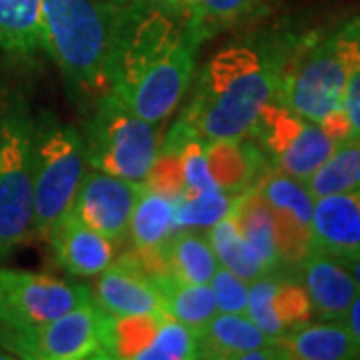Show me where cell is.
<instances>
[{
    "instance_id": "6da1fadb",
    "label": "cell",
    "mask_w": 360,
    "mask_h": 360,
    "mask_svg": "<svg viewBox=\"0 0 360 360\" xmlns=\"http://www.w3.org/2000/svg\"><path fill=\"white\" fill-rule=\"evenodd\" d=\"M205 42L186 14L150 0L115 4L110 89L132 112L160 124L191 86Z\"/></svg>"
},
{
    "instance_id": "7a4b0ae2",
    "label": "cell",
    "mask_w": 360,
    "mask_h": 360,
    "mask_svg": "<svg viewBox=\"0 0 360 360\" xmlns=\"http://www.w3.org/2000/svg\"><path fill=\"white\" fill-rule=\"evenodd\" d=\"M296 39L295 32L270 30L220 49L200 70L180 120L206 144L250 136L262 108L276 101Z\"/></svg>"
},
{
    "instance_id": "3957f363",
    "label": "cell",
    "mask_w": 360,
    "mask_h": 360,
    "mask_svg": "<svg viewBox=\"0 0 360 360\" xmlns=\"http://www.w3.org/2000/svg\"><path fill=\"white\" fill-rule=\"evenodd\" d=\"M42 49L80 94L110 89L115 4L106 0H40Z\"/></svg>"
},
{
    "instance_id": "277c9868",
    "label": "cell",
    "mask_w": 360,
    "mask_h": 360,
    "mask_svg": "<svg viewBox=\"0 0 360 360\" xmlns=\"http://www.w3.org/2000/svg\"><path fill=\"white\" fill-rule=\"evenodd\" d=\"M359 65V18L322 37H298L284 65L276 103L319 124L342 108L348 78Z\"/></svg>"
},
{
    "instance_id": "5b68a950",
    "label": "cell",
    "mask_w": 360,
    "mask_h": 360,
    "mask_svg": "<svg viewBox=\"0 0 360 360\" xmlns=\"http://www.w3.org/2000/svg\"><path fill=\"white\" fill-rule=\"evenodd\" d=\"M32 231L46 236L72 208L86 167L84 139L56 116L34 118L32 134Z\"/></svg>"
},
{
    "instance_id": "8992f818",
    "label": "cell",
    "mask_w": 360,
    "mask_h": 360,
    "mask_svg": "<svg viewBox=\"0 0 360 360\" xmlns=\"http://www.w3.org/2000/svg\"><path fill=\"white\" fill-rule=\"evenodd\" d=\"M82 139L90 167L134 182H144L160 146L155 124L132 112L112 90L98 96Z\"/></svg>"
},
{
    "instance_id": "52a82bcc",
    "label": "cell",
    "mask_w": 360,
    "mask_h": 360,
    "mask_svg": "<svg viewBox=\"0 0 360 360\" xmlns=\"http://www.w3.org/2000/svg\"><path fill=\"white\" fill-rule=\"evenodd\" d=\"M32 134L34 118L14 103L0 118V260L32 231Z\"/></svg>"
},
{
    "instance_id": "ba28073f",
    "label": "cell",
    "mask_w": 360,
    "mask_h": 360,
    "mask_svg": "<svg viewBox=\"0 0 360 360\" xmlns=\"http://www.w3.org/2000/svg\"><path fill=\"white\" fill-rule=\"evenodd\" d=\"M104 310L90 300L63 316L22 330H2L0 342L13 356L28 360L103 359Z\"/></svg>"
},
{
    "instance_id": "9c48e42d",
    "label": "cell",
    "mask_w": 360,
    "mask_h": 360,
    "mask_svg": "<svg viewBox=\"0 0 360 360\" xmlns=\"http://www.w3.org/2000/svg\"><path fill=\"white\" fill-rule=\"evenodd\" d=\"M250 139L262 148L270 167L298 180H309L336 148V142L316 122L276 101L262 108Z\"/></svg>"
},
{
    "instance_id": "30bf717a",
    "label": "cell",
    "mask_w": 360,
    "mask_h": 360,
    "mask_svg": "<svg viewBox=\"0 0 360 360\" xmlns=\"http://www.w3.org/2000/svg\"><path fill=\"white\" fill-rule=\"evenodd\" d=\"M92 300L82 284L49 274L0 269V328L22 330L63 316Z\"/></svg>"
},
{
    "instance_id": "8fae6325",
    "label": "cell",
    "mask_w": 360,
    "mask_h": 360,
    "mask_svg": "<svg viewBox=\"0 0 360 360\" xmlns=\"http://www.w3.org/2000/svg\"><path fill=\"white\" fill-rule=\"evenodd\" d=\"M142 182L120 179L103 170L84 172L70 212L92 231L120 243L129 234L132 210L141 198Z\"/></svg>"
},
{
    "instance_id": "7c38bea8",
    "label": "cell",
    "mask_w": 360,
    "mask_h": 360,
    "mask_svg": "<svg viewBox=\"0 0 360 360\" xmlns=\"http://www.w3.org/2000/svg\"><path fill=\"white\" fill-rule=\"evenodd\" d=\"M92 300L108 314H167L153 278L132 255L118 258L98 274Z\"/></svg>"
},
{
    "instance_id": "4fadbf2b",
    "label": "cell",
    "mask_w": 360,
    "mask_h": 360,
    "mask_svg": "<svg viewBox=\"0 0 360 360\" xmlns=\"http://www.w3.org/2000/svg\"><path fill=\"white\" fill-rule=\"evenodd\" d=\"M319 321H342L360 286L340 258L322 250H312L296 270Z\"/></svg>"
},
{
    "instance_id": "5bb4252c",
    "label": "cell",
    "mask_w": 360,
    "mask_h": 360,
    "mask_svg": "<svg viewBox=\"0 0 360 360\" xmlns=\"http://www.w3.org/2000/svg\"><path fill=\"white\" fill-rule=\"evenodd\" d=\"M58 266L75 276H98L116 260V243L92 231L68 210L44 236Z\"/></svg>"
},
{
    "instance_id": "9a60e30c",
    "label": "cell",
    "mask_w": 360,
    "mask_h": 360,
    "mask_svg": "<svg viewBox=\"0 0 360 360\" xmlns=\"http://www.w3.org/2000/svg\"><path fill=\"white\" fill-rule=\"evenodd\" d=\"M312 243L316 250L336 258L360 255V188L314 198Z\"/></svg>"
},
{
    "instance_id": "2e32d148",
    "label": "cell",
    "mask_w": 360,
    "mask_h": 360,
    "mask_svg": "<svg viewBox=\"0 0 360 360\" xmlns=\"http://www.w3.org/2000/svg\"><path fill=\"white\" fill-rule=\"evenodd\" d=\"M205 153L217 188L234 196L252 188L270 168L266 155L250 136L208 142Z\"/></svg>"
},
{
    "instance_id": "e0dca14e",
    "label": "cell",
    "mask_w": 360,
    "mask_h": 360,
    "mask_svg": "<svg viewBox=\"0 0 360 360\" xmlns=\"http://www.w3.org/2000/svg\"><path fill=\"white\" fill-rule=\"evenodd\" d=\"M284 360H352L360 359L359 342L342 321L300 324L276 338Z\"/></svg>"
},
{
    "instance_id": "ac0fdd59",
    "label": "cell",
    "mask_w": 360,
    "mask_h": 360,
    "mask_svg": "<svg viewBox=\"0 0 360 360\" xmlns=\"http://www.w3.org/2000/svg\"><path fill=\"white\" fill-rule=\"evenodd\" d=\"M198 335V356L214 360H238L245 352L274 345L276 338L266 336L246 314L217 312Z\"/></svg>"
},
{
    "instance_id": "d6986e66",
    "label": "cell",
    "mask_w": 360,
    "mask_h": 360,
    "mask_svg": "<svg viewBox=\"0 0 360 360\" xmlns=\"http://www.w3.org/2000/svg\"><path fill=\"white\" fill-rule=\"evenodd\" d=\"M232 220L246 245L260 260L266 274H284L281 258L274 240V224L269 202L260 196L257 186L248 188L236 196V202L231 212Z\"/></svg>"
},
{
    "instance_id": "ffe728a7",
    "label": "cell",
    "mask_w": 360,
    "mask_h": 360,
    "mask_svg": "<svg viewBox=\"0 0 360 360\" xmlns=\"http://www.w3.org/2000/svg\"><path fill=\"white\" fill-rule=\"evenodd\" d=\"M150 278L162 309L174 321L198 330L219 312L208 284L188 283L172 274H156Z\"/></svg>"
},
{
    "instance_id": "44dd1931",
    "label": "cell",
    "mask_w": 360,
    "mask_h": 360,
    "mask_svg": "<svg viewBox=\"0 0 360 360\" xmlns=\"http://www.w3.org/2000/svg\"><path fill=\"white\" fill-rule=\"evenodd\" d=\"M0 51L18 58L44 51L40 0H0Z\"/></svg>"
},
{
    "instance_id": "7402d4cb",
    "label": "cell",
    "mask_w": 360,
    "mask_h": 360,
    "mask_svg": "<svg viewBox=\"0 0 360 360\" xmlns=\"http://www.w3.org/2000/svg\"><path fill=\"white\" fill-rule=\"evenodd\" d=\"M167 316V314H165ZM155 314H103L104 360H141L160 321Z\"/></svg>"
},
{
    "instance_id": "603a6c76",
    "label": "cell",
    "mask_w": 360,
    "mask_h": 360,
    "mask_svg": "<svg viewBox=\"0 0 360 360\" xmlns=\"http://www.w3.org/2000/svg\"><path fill=\"white\" fill-rule=\"evenodd\" d=\"M174 231V200L144 186L129 224V236L134 250L153 252Z\"/></svg>"
},
{
    "instance_id": "cb8c5ba5",
    "label": "cell",
    "mask_w": 360,
    "mask_h": 360,
    "mask_svg": "<svg viewBox=\"0 0 360 360\" xmlns=\"http://www.w3.org/2000/svg\"><path fill=\"white\" fill-rule=\"evenodd\" d=\"M304 184L314 198L360 188L359 134H352L347 141L338 142L333 155L316 168V172L309 180H304Z\"/></svg>"
},
{
    "instance_id": "d4e9b609",
    "label": "cell",
    "mask_w": 360,
    "mask_h": 360,
    "mask_svg": "<svg viewBox=\"0 0 360 360\" xmlns=\"http://www.w3.org/2000/svg\"><path fill=\"white\" fill-rule=\"evenodd\" d=\"M276 0H193L186 16L202 39L264 14Z\"/></svg>"
},
{
    "instance_id": "484cf974",
    "label": "cell",
    "mask_w": 360,
    "mask_h": 360,
    "mask_svg": "<svg viewBox=\"0 0 360 360\" xmlns=\"http://www.w3.org/2000/svg\"><path fill=\"white\" fill-rule=\"evenodd\" d=\"M206 238L214 250L219 266L232 270L236 276L245 278L246 283H252L258 276L266 274L257 255L252 252V248L246 245V240L240 236L232 217H226L214 226L206 229Z\"/></svg>"
},
{
    "instance_id": "4316f807",
    "label": "cell",
    "mask_w": 360,
    "mask_h": 360,
    "mask_svg": "<svg viewBox=\"0 0 360 360\" xmlns=\"http://www.w3.org/2000/svg\"><path fill=\"white\" fill-rule=\"evenodd\" d=\"M255 186L260 196L269 202V206L281 208L310 226L312 210H314V196L307 188L304 180H298L278 168L270 167L258 179Z\"/></svg>"
},
{
    "instance_id": "83f0119b",
    "label": "cell",
    "mask_w": 360,
    "mask_h": 360,
    "mask_svg": "<svg viewBox=\"0 0 360 360\" xmlns=\"http://www.w3.org/2000/svg\"><path fill=\"white\" fill-rule=\"evenodd\" d=\"M236 196L220 188L182 193L174 198L176 229H210L222 219L231 217Z\"/></svg>"
},
{
    "instance_id": "f1b7e54d",
    "label": "cell",
    "mask_w": 360,
    "mask_h": 360,
    "mask_svg": "<svg viewBox=\"0 0 360 360\" xmlns=\"http://www.w3.org/2000/svg\"><path fill=\"white\" fill-rule=\"evenodd\" d=\"M198 356V335L182 322L165 316L141 360H193Z\"/></svg>"
},
{
    "instance_id": "f546056e",
    "label": "cell",
    "mask_w": 360,
    "mask_h": 360,
    "mask_svg": "<svg viewBox=\"0 0 360 360\" xmlns=\"http://www.w3.org/2000/svg\"><path fill=\"white\" fill-rule=\"evenodd\" d=\"M272 309L286 333L300 324H307L312 319L310 298L296 274L276 276L274 292H272Z\"/></svg>"
},
{
    "instance_id": "4dcf8cb0",
    "label": "cell",
    "mask_w": 360,
    "mask_h": 360,
    "mask_svg": "<svg viewBox=\"0 0 360 360\" xmlns=\"http://www.w3.org/2000/svg\"><path fill=\"white\" fill-rule=\"evenodd\" d=\"M148 191L165 194L168 198H179L184 191V176H182V162H180L179 141L168 132L165 144L158 146V155L150 172L142 182Z\"/></svg>"
},
{
    "instance_id": "1f68e13d",
    "label": "cell",
    "mask_w": 360,
    "mask_h": 360,
    "mask_svg": "<svg viewBox=\"0 0 360 360\" xmlns=\"http://www.w3.org/2000/svg\"><path fill=\"white\" fill-rule=\"evenodd\" d=\"M278 274H264L250 283L246 316L257 324L258 328L270 338H281L286 333L272 309V292Z\"/></svg>"
},
{
    "instance_id": "d6a6232c",
    "label": "cell",
    "mask_w": 360,
    "mask_h": 360,
    "mask_svg": "<svg viewBox=\"0 0 360 360\" xmlns=\"http://www.w3.org/2000/svg\"><path fill=\"white\" fill-rule=\"evenodd\" d=\"M210 290L217 300L219 312H236V314H246L248 307V292H250V283L245 278L236 276L232 270L219 266L217 272L210 278Z\"/></svg>"
},
{
    "instance_id": "836d02e7",
    "label": "cell",
    "mask_w": 360,
    "mask_h": 360,
    "mask_svg": "<svg viewBox=\"0 0 360 360\" xmlns=\"http://www.w3.org/2000/svg\"><path fill=\"white\" fill-rule=\"evenodd\" d=\"M342 108H345V112L350 118L352 132L360 136V65L352 70V75L348 78Z\"/></svg>"
},
{
    "instance_id": "e575fe53",
    "label": "cell",
    "mask_w": 360,
    "mask_h": 360,
    "mask_svg": "<svg viewBox=\"0 0 360 360\" xmlns=\"http://www.w3.org/2000/svg\"><path fill=\"white\" fill-rule=\"evenodd\" d=\"M319 127H321L336 144L347 141V139H350V136L354 134V132H352V124H350V118H348V115L345 112V108L333 110L330 115L324 116L321 122H319Z\"/></svg>"
},
{
    "instance_id": "d590c367",
    "label": "cell",
    "mask_w": 360,
    "mask_h": 360,
    "mask_svg": "<svg viewBox=\"0 0 360 360\" xmlns=\"http://www.w3.org/2000/svg\"><path fill=\"white\" fill-rule=\"evenodd\" d=\"M342 322H345V326L350 330L352 338L359 342V347H360V290H359V295L354 296V300L350 302V307H348L347 314H345Z\"/></svg>"
},
{
    "instance_id": "8d00e7d4",
    "label": "cell",
    "mask_w": 360,
    "mask_h": 360,
    "mask_svg": "<svg viewBox=\"0 0 360 360\" xmlns=\"http://www.w3.org/2000/svg\"><path fill=\"white\" fill-rule=\"evenodd\" d=\"M150 2H156L160 6H167V8H172V11H179V13L186 14V11L191 8L193 0H150Z\"/></svg>"
},
{
    "instance_id": "74e56055",
    "label": "cell",
    "mask_w": 360,
    "mask_h": 360,
    "mask_svg": "<svg viewBox=\"0 0 360 360\" xmlns=\"http://www.w3.org/2000/svg\"><path fill=\"white\" fill-rule=\"evenodd\" d=\"M340 260H342V258H340ZM342 262L347 264V269L350 270L352 278H354V281H356V284H359V286H360V255H359V257L345 258Z\"/></svg>"
},
{
    "instance_id": "f35d334b",
    "label": "cell",
    "mask_w": 360,
    "mask_h": 360,
    "mask_svg": "<svg viewBox=\"0 0 360 360\" xmlns=\"http://www.w3.org/2000/svg\"><path fill=\"white\" fill-rule=\"evenodd\" d=\"M0 359H13L11 354H6V350L2 347V342H0Z\"/></svg>"
},
{
    "instance_id": "ab89813d",
    "label": "cell",
    "mask_w": 360,
    "mask_h": 360,
    "mask_svg": "<svg viewBox=\"0 0 360 360\" xmlns=\"http://www.w3.org/2000/svg\"><path fill=\"white\" fill-rule=\"evenodd\" d=\"M106 2H112V4H127V2H132V0H106Z\"/></svg>"
},
{
    "instance_id": "60d3db41",
    "label": "cell",
    "mask_w": 360,
    "mask_h": 360,
    "mask_svg": "<svg viewBox=\"0 0 360 360\" xmlns=\"http://www.w3.org/2000/svg\"><path fill=\"white\" fill-rule=\"evenodd\" d=\"M359 22H360V16H359Z\"/></svg>"
}]
</instances>
